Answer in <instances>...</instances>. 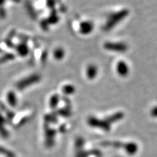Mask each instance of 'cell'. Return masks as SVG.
<instances>
[{
  "mask_svg": "<svg viewBox=\"0 0 157 157\" xmlns=\"http://www.w3.org/2000/svg\"><path fill=\"white\" fill-rule=\"evenodd\" d=\"M62 92L66 95H71L75 92V88L72 85H66L62 87Z\"/></svg>",
  "mask_w": 157,
  "mask_h": 157,
  "instance_id": "obj_8",
  "label": "cell"
},
{
  "mask_svg": "<svg viewBox=\"0 0 157 157\" xmlns=\"http://www.w3.org/2000/svg\"><path fill=\"white\" fill-rule=\"evenodd\" d=\"M41 79L40 75L38 74H33L29 77L26 78V79H24L22 81V84L21 85V87H26L35 84L36 82H38Z\"/></svg>",
  "mask_w": 157,
  "mask_h": 157,
  "instance_id": "obj_6",
  "label": "cell"
},
{
  "mask_svg": "<svg viewBox=\"0 0 157 157\" xmlns=\"http://www.w3.org/2000/svg\"><path fill=\"white\" fill-rule=\"evenodd\" d=\"M28 47L26 45H22L20 47V53L22 56H26L28 54Z\"/></svg>",
  "mask_w": 157,
  "mask_h": 157,
  "instance_id": "obj_11",
  "label": "cell"
},
{
  "mask_svg": "<svg viewBox=\"0 0 157 157\" xmlns=\"http://www.w3.org/2000/svg\"><path fill=\"white\" fill-rule=\"evenodd\" d=\"M98 67L93 63H90L86 67V75L89 80H94L98 75Z\"/></svg>",
  "mask_w": 157,
  "mask_h": 157,
  "instance_id": "obj_5",
  "label": "cell"
},
{
  "mask_svg": "<svg viewBox=\"0 0 157 157\" xmlns=\"http://www.w3.org/2000/svg\"><path fill=\"white\" fill-rule=\"evenodd\" d=\"M55 2L54 0H48V2L47 3V5L48 6V7H51V8H53L54 6H55Z\"/></svg>",
  "mask_w": 157,
  "mask_h": 157,
  "instance_id": "obj_12",
  "label": "cell"
},
{
  "mask_svg": "<svg viewBox=\"0 0 157 157\" xmlns=\"http://www.w3.org/2000/svg\"><path fill=\"white\" fill-rule=\"evenodd\" d=\"M47 22L48 23H51V24H56L58 22V16H56V14H52L50 17L48 18V19L47 20Z\"/></svg>",
  "mask_w": 157,
  "mask_h": 157,
  "instance_id": "obj_10",
  "label": "cell"
},
{
  "mask_svg": "<svg viewBox=\"0 0 157 157\" xmlns=\"http://www.w3.org/2000/svg\"><path fill=\"white\" fill-rule=\"evenodd\" d=\"M94 24L90 21H85L80 23L78 26V32L82 35L87 36L90 34L94 30Z\"/></svg>",
  "mask_w": 157,
  "mask_h": 157,
  "instance_id": "obj_3",
  "label": "cell"
},
{
  "mask_svg": "<svg viewBox=\"0 0 157 157\" xmlns=\"http://www.w3.org/2000/svg\"><path fill=\"white\" fill-rule=\"evenodd\" d=\"M66 55L65 50L62 47H58L56 48L53 52V56L56 60H62L63 59Z\"/></svg>",
  "mask_w": 157,
  "mask_h": 157,
  "instance_id": "obj_7",
  "label": "cell"
},
{
  "mask_svg": "<svg viewBox=\"0 0 157 157\" xmlns=\"http://www.w3.org/2000/svg\"><path fill=\"white\" fill-rule=\"evenodd\" d=\"M128 10L123 9L110 14L104 26V30L107 32L111 30V29L115 28L116 25H117L122 20L128 15Z\"/></svg>",
  "mask_w": 157,
  "mask_h": 157,
  "instance_id": "obj_1",
  "label": "cell"
},
{
  "mask_svg": "<svg viewBox=\"0 0 157 157\" xmlns=\"http://www.w3.org/2000/svg\"><path fill=\"white\" fill-rule=\"evenodd\" d=\"M104 48L109 51L122 53L126 52L128 47L127 44L123 42H106L104 43Z\"/></svg>",
  "mask_w": 157,
  "mask_h": 157,
  "instance_id": "obj_2",
  "label": "cell"
},
{
  "mask_svg": "<svg viewBox=\"0 0 157 157\" xmlns=\"http://www.w3.org/2000/svg\"><path fill=\"white\" fill-rule=\"evenodd\" d=\"M116 70L120 77H126L129 75L130 68L127 63L124 60H119L116 66Z\"/></svg>",
  "mask_w": 157,
  "mask_h": 157,
  "instance_id": "obj_4",
  "label": "cell"
},
{
  "mask_svg": "<svg viewBox=\"0 0 157 157\" xmlns=\"http://www.w3.org/2000/svg\"><path fill=\"white\" fill-rule=\"evenodd\" d=\"M59 101V96L57 94H54L51 96L50 100V104L52 107H55L57 105Z\"/></svg>",
  "mask_w": 157,
  "mask_h": 157,
  "instance_id": "obj_9",
  "label": "cell"
}]
</instances>
